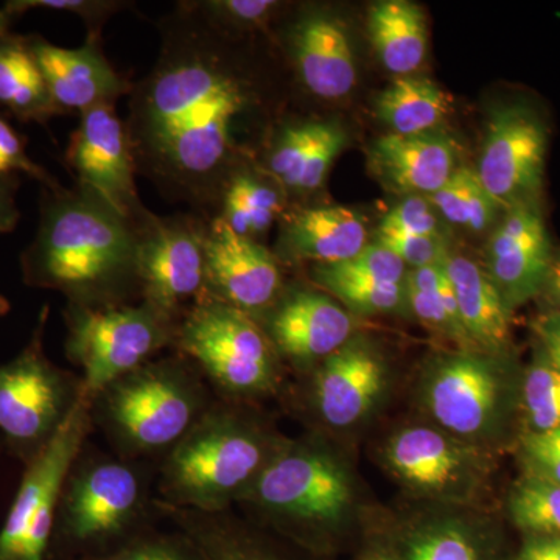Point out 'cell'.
<instances>
[{
    "label": "cell",
    "mask_w": 560,
    "mask_h": 560,
    "mask_svg": "<svg viewBox=\"0 0 560 560\" xmlns=\"http://www.w3.org/2000/svg\"><path fill=\"white\" fill-rule=\"evenodd\" d=\"M160 54L128 95L125 119L139 175L162 197L210 219L232 173L250 162L249 124L264 95L242 36L190 0L158 21Z\"/></svg>",
    "instance_id": "6da1fadb"
},
{
    "label": "cell",
    "mask_w": 560,
    "mask_h": 560,
    "mask_svg": "<svg viewBox=\"0 0 560 560\" xmlns=\"http://www.w3.org/2000/svg\"><path fill=\"white\" fill-rule=\"evenodd\" d=\"M22 279L75 305L127 304L139 291L138 230L81 187H40L39 224L21 254Z\"/></svg>",
    "instance_id": "7a4b0ae2"
},
{
    "label": "cell",
    "mask_w": 560,
    "mask_h": 560,
    "mask_svg": "<svg viewBox=\"0 0 560 560\" xmlns=\"http://www.w3.org/2000/svg\"><path fill=\"white\" fill-rule=\"evenodd\" d=\"M264 436L230 415L195 423L175 444L165 466L168 495L205 512L223 510L241 499L270 456Z\"/></svg>",
    "instance_id": "3957f363"
},
{
    "label": "cell",
    "mask_w": 560,
    "mask_h": 560,
    "mask_svg": "<svg viewBox=\"0 0 560 560\" xmlns=\"http://www.w3.org/2000/svg\"><path fill=\"white\" fill-rule=\"evenodd\" d=\"M66 353L83 372L81 396L90 401L147 364L173 342L176 320L147 302L140 305H75L65 312Z\"/></svg>",
    "instance_id": "277c9868"
},
{
    "label": "cell",
    "mask_w": 560,
    "mask_h": 560,
    "mask_svg": "<svg viewBox=\"0 0 560 560\" xmlns=\"http://www.w3.org/2000/svg\"><path fill=\"white\" fill-rule=\"evenodd\" d=\"M49 313L44 305L25 348L0 364V436L25 466L46 447L81 396V383L44 352Z\"/></svg>",
    "instance_id": "5b68a950"
},
{
    "label": "cell",
    "mask_w": 560,
    "mask_h": 560,
    "mask_svg": "<svg viewBox=\"0 0 560 560\" xmlns=\"http://www.w3.org/2000/svg\"><path fill=\"white\" fill-rule=\"evenodd\" d=\"M173 342L237 396L267 393L278 381V352L260 324L223 302L208 296L195 302L176 323Z\"/></svg>",
    "instance_id": "8992f818"
},
{
    "label": "cell",
    "mask_w": 560,
    "mask_h": 560,
    "mask_svg": "<svg viewBox=\"0 0 560 560\" xmlns=\"http://www.w3.org/2000/svg\"><path fill=\"white\" fill-rule=\"evenodd\" d=\"M510 394L499 355L481 350L440 357L419 381L420 404L438 429L482 451L501 429Z\"/></svg>",
    "instance_id": "52a82bcc"
},
{
    "label": "cell",
    "mask_w": 560,
    "mask_h": 560,
    "mask_svg": "<svg viewBox=\"0 0 560 560\" xmlns=\"http://www.w3.org/2000/svg\"><path fill=\"white\" fill-rule=\"evenodd\" d=\"M91 404L80 396L46 447L25 466L0 528V560H46L62 490L90 430Z\"/></svg>",
    "instance_id": "ba28073f"
},
{
    "label": "cell",
    "mask_w": 560,
    "mask_h": 560,
    "mask_svg": "<svg viewBox=\"0 0 560 560\" xmlns=\"http://www.w3.org/2000/svg\"><path fill=\"white\" fill-rule=\"evenodd\" d=\"M353 482L340 459L312 445H287L270 453L241 499L278 517L331 526L353 506Z\"/></svg>",
    "instance_id": "9c48e42d"
},
{
    "label": "cell",
    "mask_w": 560,
    "mask_h": 560,
    "mask_svg": "<svg viewBox=\"0 0 560 560\" xmlns=\"http://www.w3.org/2000/svg\"><path fill=\"white\" fill-rule=\"evenodd\" d=\"M138 230V279L143 302L176 320L206 287L208 219L200 213L143 217Z\"/></svg>",
    "instance_id": "30bf717a"
},
{
    "label": "cell",
    "mask_w": 560,
    "mask_h": 560,
    "mask_svg": "<svg viewBox=\"0 0 560 560\" xmlns=\"http://www.w3.org/2000/svg\"><path fill=\"white\" fill-rule=\"evenodd\" d=\"M103 394L114 429L138 451L178 444L197 423V390L183 368L171 361L143 364Z\"/></svg>",
    "instance_id": "8fae6325"
},
{
    "label": "cell",
    "mask_w": 560,
    "mask_h": 560,
    "mask_svg": "<svg viewBox=\"0 0 560 560\" xmlns=\"http://www.w3.org/2000/svg\"><path fill=\"white\" fill-rule=\"evenodd\" d=\"M386 469L425 499L464 503L474 500L488 475L482 448L438 427L412 425L394 433L383 451Z\"/></svg>",
    "instance_id": "7c38bea8"
},
{
    "label": "cell",
    "mask_w": 560,
    "mask_h": 560,
    "mask_svg": "<svg viewBox=\"0 0 560 560\" xmlns=\"http://www.w3.org/2000/svg\"><path fill=\"white\" fill-rule=\"evenodd\" d=\"M65 161L77 187L101 197L124 219L139 224L149 213L140 201L130 136L116 105L80 114Z\"/></svg>",
    "instance_id": "4fadbf2b"
},
{
    "label": "cell",
    "mask_w": 560,
    "mask_h": 560,
    "mask_svg": "<svg viewBox=\"0 0 560 560\" xmlns=\"http://www.w3.org/2000/svg\"><path fill=\"white\" fill-rule=\"evenodd\" d=\"M547 128L525 105L493 110L488 124L477 176L500 209L537 202L544 183Z\"/></svg>",
    "instance_id": "5bb4252c"
},
{
    "label": "cell",
    "mask_w": 560,
    "mask_h": 560,
    "mask_svg": "<svg viewBox=\"0 0 560 560\" xmlns=\"http://www.w3.org/2000/svg\"><path fill=\"white\" fill-rule=\"evenodd\" d=\"M282 294L278 257L267 246L208 220L205 296L237 308L250 318L265 315Z\"/></svg>",
    "instance_id": "9a60e30c"
},
{
    "label": "cell",
    "mask_w": 560,
    "mask_h": 560,
    "mask_svg": "<svg viewBox=\"0 0 560 560\" xmlns=\"http://www.w3.org/2000/svg\"><path fill=\"white\" fill-rule=\"evenodd\" d=\"M280 40L294 77L312 97L340 101L355 86V55L340 18L320 9L302 10Z\"/></svg>",
    "instance_id": "2e32d148"
},
{
    "label": "cell",
    "mask_w": 560,
    "mask_h": 560,
    "mask_svg": "<svg viewBox=\"0 0 560 560\" xmlns=\"http://www.w3.org/2000/svg\"><path fill=\"white\" fill-rule=\"evenodd\" d=\"M28 47L46 79L61 114L116 105L131 94L135 81L114 68L103 51L102 36L88 35L77 49L55 46L39 35H28Z\"/></svg>",
    "instance_id": "e0dca14e"
},
{
    "label": "cell",
    "mask_w": 560,
    "mask_h": 560,
    "mask_svg": "<svg viewBox=\"0 0 560 560\" xmlns=\"http://www.w3.org/2000/svg\"><path fill=\"white\" fill-rule=\"evenodd\" d=\"M140 503V481L121 463H97L68 478L60 514L66 536L75 541L108 539L130 523Z\"/></svg>",
    "instance_id": "ac0fdd59"
},
{
    "label": "cell",
    "mask_w": 560,
    "mask_h": 560,
    "mask_svg": "<svg viewBox=\"0 0 560 560\" xmlns=\"http://www.w3.org/2000/svg\"><path fill=\"white\" fill-rule=\"evenodd\" d=\"M552 259L537 202L508 210L488 246V275L508 311L545 289Z\"/></svg>",
    "instance_id": "d6986e66"
},
{
    "label": "cell",
    "mask_w": 560,
    "mask_h": 560,
    "mask_svg": "<svg viewBox=\"0 0 560 560\" xmlns=\"http://www.w3.org/2000/svg\"><path fill=\"white\" fill-rule=\"evenodd\" d=\"M313 382L319 418L345 430L359 425L377 407L388 386V368L374 346L350 338L320 363Z\"/></svg>",
    "instance_id": "ffe728a7"
},
{
    "label": "cell",
    "mask_w": 560,
    "mask_h": 560,
    "mask_svg": "<svg viewBox=\"0 0 560 560\" xmlns=\"http://www.w3.org/2000/svg\"><path fill=\"white\" fill-rule=\"evenodd\" d=\"M265 316L272 348L298 364L323 363L352 338L353 319L323 291H287Z\"/></svg>",
    "instance_id": "44dd1931"
},
{
    "label": "cell",
    "mask_w": 560,
    "mask_h": 560,
    "mask_svg": "<svg viewBox=\"0 0 560 560\" xmlns=\"http://www.w3.org/2000/svg\"><path fill=\"white\" fill-rule=\"evenodd\" d=\"M348 142L337 121L300 119L276 128L260 167L285 190L287 197H307L319 190Z\"/></svg>",
    "instance_id": "7402d4cb"
},
{
    "label": "cell",
    "mask_w": 560,
    "mask_h": 560,
    "mask_svg": "<svg viewBox=\"0 0 560 560\" xmlns=\"http://www.w3.org/2000/svg\"><path fill=\"white\" fill-rule=\"evenodd\" d=\"M370 160L378 178L400 194L430 197L456 172L455 143L436 131L415 136L388 132L372 143Z\"/></svg>",
    "instance_id": "603a6c76"
},
{
    "label": "cell",
    "mask_w": 560,
    "mask_h": 560,
    "mask_svg": "<svg viewBox=\"0 0 560 560\" xmlns=\"http://www.w3.org/2000/svg\"><path fill=\"white\" fill-rule=\"evenodd\" d=\"M366 245V224L345 206H312L283 215L279 254L287 260L341 264Z\"/></svg>",
    "instance_id": "cb8c5ba5"
},
{
    "label": "cell",
    "mask_w": 560,
    "mask_h": 560,
    "mask_svg": "<svg viewBox=\"0 0 560 560\" xmlns=\"http://www.w3.org/2000/svg\"><path fill=\"white\" fill-rule=\"evenodd\" d=\"M453 291L464 329L481 352L499 355L510 346V311L488 272L464 256H447L442 264Z\"/></svg>",
    "instance_id": "d4e9b609"
},
{
    "label": "cell",
    "mask_w": 560,
    "mask_h": 560,
    "mask_svg": "<svg viewBox=\"0 0 560 560\" xmlns=\"http://www.w3.org/2000/svg\"><path fill=\"white\" fill-rule=\"evenodd\" d=\"M287 206L285 190L250 161L226 180L209 220H219L234 234L259 242L276 221L283 219Z\"/></svg>",
    "instance_id": "484cf974"
},
{
    "label": "cell",
    "mask_w": 560,
    "mask_h": 560,
    "mask_svg": "<svg viewBox=\"0 0 560 560\" xmlns=\"http://www.w3.org/2000/svg\"><path fill=\"white\" fill-rule=\"evenodd\" d=\"M372 46L383 68L397 77H410L427 57V21L410 0L372 3L368 14Z\"/></svg>",
    "instance_id": "4316f807"
},
{
    "label": "cell",
    "mask_w": 560,
    "mask_h": 560,
    "mask_svg": "<svg viewBox=\"0 0 560 560\" xmlns=\"http://www.w3.org/2000/svg\"><path fill=\"white\" fill-rule=\"evenodd\" d=\"M0 106L24 124L47 125L62 116L51 101L27 36L9 33L0 40Z\"/></svg>",
    "instance_id": "83f0119b"
},
{
    "label": "cell",
    "mask_w": 560,
    "mask_h": 560,
    "mask_svg": "<svg viewBox=\"0 0 560 560\" xmlns=\"http://www.w3.org/2000/svg\"><path fill=\"white\" fill-rule=\"evenodd\" d=\"M452 109L448 92L420 77H397L375 101V114L400 136L436 131Z\"/></svg>",
    "instance_id": "f1b7e54d"
},
{
    "label": "cell",
    "mask_w": 560,
    "mask_h": 560,
    "mask_svg": "<svg viewBox=\"0 0 560 560\" xmlns=\"http://www.w3.org/2000/svg\"><path fill=\"white\" fill-rule=\"evenodd\" d=\"M407 560H488L480 534L460 517H433L407 537Z\"/></svg>",
    "instance_id": "f546056e"
},
{
    "label": "cell",
    "mask_w": 560,
    "mask_h": 560,
    "mask_svg": "<svg viewBox=\"0 0 560 560\" xmlns=\"http://www.w3.org/2000/svg\"><path fill=\"white\" fill-rule=\"evenodd\" d=\"M427 198L448 223L471 232L488 230L500 210L469 167L456 168L448 183Z\"/></svg>",
    "instance_id": "4dcf8cb0"
},
{
    "label": "cell",
    "mask_w": 560,
    "mask_h": 560,
    "mask_svg": "<svg viewBox=\"0 0 560 560\" xmlns=\"http://www.w3.org/2000/svg\"><path fill=\"white\" fill-rule=\"evenodd\" d=\"M441 278L442 265L408 271L404 282L405 302L416 318L458 342L460 350H477L471 345L463 323L445 307L441 293Z\"/></svg>",
    "instance_id": "1f68e13d"
},
{
    "label": "cell",
    "mask_w": 560,
    "mask_h": 560,
    "mask_svg": "<svg viewBox=\"0 0 560 560\" xmlns=\"http://www.w3.org/2000/svg\"><path fill=\"white\" fill-rule=\"evenodd\" d=\"M512 522L529 537H560V485L526 474L508 501Z\"/></svg>",
    "instance_id": "d6a6232c"
},
{
    "label": "cell",
    "mask_w": 560,
    "mask_h": 560,
    "mask_svg": "<svg viewBox=\"0 0 560 560\" xmlns=\"http://www.w3.org/2000/svg\"><path fill=\"white\" fill-rule=\"evenodd\" d=\"M522 407L529 431L560 429V371L547 360L534 363L522 385Z\"/></svg>",
    "instance_id": "836d02e7"
},
{
    "label": "cell",
    "mask_w": 560,
    "mask_h": 560,
    "mask_svg": "<svg viewBox=\"0 0 560 560\" xmlns=\"http://www.w3.org/2000/svg\"><path fill=\"white\" fill-rule=\"evenodd\" d=\"M407 265L381 243H368L352 259L335 265H316L313 276L364 280L375 283H404Z\"/></svg>",
    "instance_id": "e575fe53"
},
{
    "label": "cell",
    "mask_w": 560,
    "mask_h": 560,
    "mask_svg": "<svg viewBox=\"0 0 560 560\" xmlns=\"http://www.w3.org/2000/svg\"><path fill=\"white\" fill-rule=\"evenodd\" d=\"M320 289L329 291L350 311L372 315L390 313L407 305L404 283H375L364 280L334 279L315 276Z\"/></svg>",
    "instance_id": "d590c367"
},
{
    "label": "cell",
    "mask_w": 560,
    "mask_h": 560,
    "mask_svg": "<svg viewBox=\"0 0 560 560\" xmlns=\"http://www.w3.org/2000/svg\"><path fill=\"white\" fill-rule=\"evenodd\" d=\"M206 20L234 35L267 27L282 9L276 0H190Z\"/></svg>",
    "instance_id": "8d00e7d4"
},
{
    "label": "cell",
    "mask_w": 560,
    "mask_h": 560,
    "mask_svg": "<svg viewBox=\"0 0 560 560\" xmlns=\"http://www.w3.org/2000/svg\"><path fill=\"white\" fill-rule=\"evenodd\" d=\"M5 5L21 16L31 10L65 11L75 14L86 24L88 35L102 36L106 22L135 3L124 0H9Z\"/></svg>",
    "instance_id": "74e56055"
},
{
    "label": "cell",
    "mask_w": 560,
    "mask_h": 560,
    "mask_svg": "<svg viewBox=\"0 0 560 560\" xmlns=\"http://www.w3.org/2000/svg\"><path fill=\"white\" fill-rule=\"evenodd\" d=\"M25 147V139L0 116V176L25 175L38 180L44 189L60 186L55 176L28 156Z\"/></svg>",
    "instance_id": "f35d334b"
},
{
    "label": "cell",
    "mask_w": 560,
    "mask_h": 560,
    "mask_svg": "<svg viewBox=\"0 0 560 560\" xmlns=\"http://www.w3.org/2000/svg\"><path fill=\"white\" fill-rule=\"evenodd\" d=\"M381 232L442 237L440 219L429 198L410 195L383 217Z\"/></svg>",
    "instance_id": "ab89813d"
},
{
    "label": "cell",
    "mask_w": 560,
    "mask_h": 560,
    "mask_svg": "<svg viewBox=\"0 0 560 560\" xmlns=\"http://www.w3.org/2000/svg\"><path fill=\"white\" fill-rule=\"evenodd\" d=\"M377 242L393 250L411 270L442 265L448 256L447 245L442 237L378 231Z\"/></svg>",
    "instance_id": "60d3db41"
},
{
    "label": "cell",
    "mask_w": 560,
    "mask_h": 560,
    "mask_svg": "<svg viewBox=\"0 0 560 560\" xmlns=\"http://www.w3.org/2000/svg\"><path fill=\"white\" fill-rule=\"evenodd\" d=\"M522 456L528 475L560 485V429L544 433H526Z\"/></svg>",
    "instance_id": "b9f144b4"
},
{
    "label": "cell",
    "mask_w": 560,
    "mask_h": 560,
    "mask_svg": "<svg viewBox=\"0 0 560 560\" xmlns=\"http://www.w3.org/2000/svg\"><path fill=\"white\" fill-rule=\"evenodd\" d=\"M194 536L200 545L202 555L209 560H278L254 550L243 541L212 526H198L194 529Z\"/></svg>",
    "instance_id": "7bdbcfd3"
},
{
    "label": "cell",
    "mask_w": 560,
    "mask_h": 560,
    "mask_svg": "<svg viewBox=\"0 0 560 560\" xmlns=\"http://www.w3.org/2000/svg\"><path fill=\"white\" fill-rule=\"evenodd\" d=\"M103 560H197L189 551L167 541H147L125 548Z\"/></svg>",
    "instance_id": "ee69618b"
},
{
    "label": "cell",
    "mask_w": 560,
    "mask_h": 560,
    "mask_svg": "<svg viewBox=\"0 0 560 560\" xmlns=\"http://www.w3.org/2000/svg\"><path fill=\"white\" fill-rule=\"evenodd\" d=\"M20 187V175L0 176V235L10 234L20 223L21 210L16 201Z\"/></svg>",
    "instance_id": "f6af8a7d"
},
{
    "label": "cell",
    "mask_w": 560,
    "mask_h": 560,
    "mask_svg": "<svg viewBox=\"0 0 560 560\" xmlns=\"http://www.w3.org/2000/svg\"><path fill=\"white\" fill-rule=\"evenodd\" d=\"M534 330L539 338L544 359L560 371V313L552 312L540 316Z\"/></svg>",
    "instance_id": "bcb514c9"
},
{
    "label": "cell",
    "mask_w": 560,
    "mask_h": 560,
    "mask_svg": "<svg viewBox=\"0 0 560 560\" xmlns=\"http://www.w3.org/2000/svg\"><path fill=\"white\" fill-rule=\"evenodd\" d=\"M514 560H560V537H529Z\"/></svg>",
    "instance_id": "7dc6e473"
},
{
    "label": "cell",
    "mask_w": 560,
    "mask_h": 560,
    "mask_svg": "<svg viewBox=\"0 0 560 560\" xmlns=\"http://www.w3.org/2000/svg\"><path fill=\"white\" fill-rule=\"evenodd\" d=\"M545 289L551 294L552 301H555L556 305L559 307L558 313H560V257L559 259L552 260Z\"/></svg>",
    "instance_id": "c3c4849f"
},
{
    "label": "cell",
    "mask_w": 560,
    "mask_h": 560,
    "mask_svg": "<svg viewBox=\"0 0 560 560\" xmlns=\"http://www.w3.org/2000/svg\"><path fill=\"white\" fill-rule=\"evenodd\" d=\"M20 13H16V11L11 10L10 7L3 3L2 9H0V40L11 33V25H13L16 20H20Z\"/></svg>",
    "instance_id": "681fc988"
},
{
    "label": "cell",
    "mask_w": 560,
    "mask_h": 560,
    "mask_svg": "<svg viewBox=\"0 0 560 560\" xmlns=\"http://www.w3.org/2000/svg\"><path fill=\"white\" fill-rule=\"evenodd\" d=\"M10 311H11L10 301L7 300V298L3 296V294H0V318H2V316H5L7 313H9Z\"/></svg>",
    "instance_id": "f907efd6"
},
{
    "label": "cell",
    "mask_w": 560,
    "mask_h": 560,
    "mask_svg": "<svg viewBox=\"0 0 560 560\" xmlns=\"http://www.w3.org/2000/svg\"><path fill=\"white\" fill-rule=\"evenodd\" d=\"M364 560H399V559L393 558V556H389V555H374V556H370V558H366Z\"/></svg>",
    "instance_id": "816d5d0a"
}]
</instances>
